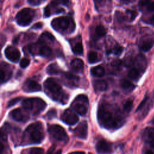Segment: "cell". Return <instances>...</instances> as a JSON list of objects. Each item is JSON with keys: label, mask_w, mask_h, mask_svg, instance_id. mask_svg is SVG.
Listing matches in <instances>:
<instances>
[{"label": "cell", "mask_w": 154, "mask_h": 154, "mask_svg": "<svg viewBox=\"0 0 154 154\" xmlns=\"http://www.w3.org/2000/svg\"><path fill=\"white\" fill-rule=\"evenodd\" d=\"M91 73L94 76L101 77L105 74V69L102 66H97L91 69Z\"/></svg>", "instance_id": "obj_25"}, {"label": "cell", "mask_w": 154, "mask_h": 154, "mask_svg": "<svg viewBox=\"0 0 154 154\" xmlns=\"http://www.w3.org/2000/svg\"><path fill=\"white\" fill-rule=\"evenodd\" d=\"M121 87L124 90L128 91H131L135 88V85L127 79H124L122 81Z\"/></svg>", "instance_id": "obj_28"}, {"label": "cell", "mask_w": 154, "mask_h": 154, "mask_svg": "<svg viewBox=\"0 0 154 154\" xmlns=\"http://www.w3.org/2000/svg\"><path fill=\"white\" fill-rule=\"evenodd\" d=\"M96 150L98 153H110L112 152V145L105 140L99 141L96 144Z\"/></svg>", "instance_id": "obj_14"}, {"label": "cell", "mask_w": 154, "mask_h": 154, "mask_svg": "<svg viewBox=\"0 0 154 154\" xmlns=\"http://www.w3.org/2000/svg\"><path fill=\"white\" fill-rule=\"evenodd\" d=\"M123 51V48L122 46H121L119 45H116L111 49H110L109 51H108L107 52H108V54L112 52V54H114L116 55H119L122 53Z\"/></svg>", "instance_id": "obj_31"}, {"label": "cell", "mask_w": 154, "mask_h": 154, "mask_svg": "<svg viewBox=\"0 0 154 154\" xmlns=\"http://www.w3.org/2000/svg\"><path fill=\"white\" fill-rule=\"evenodd\" d=\"M46 72L48 74L51 75H57L60 72V69L56 63H53L48 66Z\"/></svg>", "instance_id": "obj_26"}, {"label": "cell", "mask_w": 154, "mask_h": 154, "mask_svg": "<svg viewBox=\"0 0 154 154\" xmlns=\"http://www.w3.org/2000/svg\"><path fill=\"white\" fill-rule=\"evenodd\" d=\"M57 116V111L54 109H52L49 110L46 114V117L48 119H52L55 118Z\"/></svg>", "instance_id": "obj_35"}, {"label": "cell", "mask_w": 154, "mask_h": 154, "mask_svg": "<svg viewBox=\"0 0 154 154\" xmlns=\"http://www.w3.org/2000/svg\"><path fill=\"white\" fill-rule=\"evenodd\" d=\"M54 37L50 32L45 31L40 35L38 42L42 44H46L48 42H52L54 41Z\"/></svg>", "instance_id": "obj_21"}, {"label": "cell", "mask_w": 154, "mask_h": 154, "mask_svg": "<svg viewBox=\"0 0 154 154\" xmlns=\"http://www.w3.org/2000/svg\"><path fill=\"white\" fill-rule=\"evenodd\" d=\"M10 116L13 120L17 122H24L26 121L28 119V117L19 108H16L11 111L10 113Z\"/></svg>", "instance_id": "obj_16"}, {"label": "cell", "mask_w": 154, "mask_h": 154, "mask_svg": "<svg viewBox=\"0 0 154 154\" xmlns=\"http://www.w3.org/2000/svg\"><path fill=\"white\" fill-rule=\"evenodd\" d=\"M12 71L10 66L4 62L1 63V83L8 81L11 76Z\"/></svg>", "instance_id": "obj_12"}, {"label": "cell", "mask_w": 154, "mask_h": 154, "mask_svg": "<svg viewBox=\"0 0 154 154\" xmlns=\"http://www.w3.org/2000/svg\"><path fill=\"white\" fill-rule=\"evenodd\" d=\"M51 10L49 5H48L44 9V16L45 17H48L51 15Z\"/></svg>", "instance_id": "obj_41"}, {"label": "cell", "mask_w": 154, "mask_h": 154, "mask_svg": "<svg viewBox=\"0 0 154 154\" xmlns=\"http://www.w3.org/2000/svg\"><path fill=\"white\" fill-rule=\"evenodd\" d=\"M96 8L98 9L99 8L101 7L103 5H105L106 0H93Z\"/></svg>", "instance_id": "obj_37"}, {"label": "cell", "mask_w": 154, "mask_h": 154, "mask_svg": "<svg viewBox=\"0 0 154 154\" xmlns=\"http://www.w3.org/2000/svg\"><path fill=\"white\" fill-rule=\"evenodd\" d=\"M39 43L40 44V46L39 47V49L38 48V54L45 57H49L52 54V49L51 48L47 45H42V43Z\"/></svg>", "instance_id": "obj_22"}, {"label": "cell", "mask_w": 154, "mask_h": 154, "mask_svg": "<svg viewBox=\"0 0 154 154\" xmlns=\"http://www.w3.org/2000/svg\"><path fill=\"white\" fill-rule=\"evenodd\" d=\"M21 99V97H16V98H14L11 100H10L8 103V105H7V106L8 107H11L12 106H13L14 105L16 104L17 102H19Z\"/></svg>", "instance_id": "obj_39"}, {"label": "cell", "mask_w": 154, "mask_h": 154, "mask_svg": "<svg viewBox=\"0 0 154 154\" xmlns=\"http://www.w3.org/2000/svg\"><path fill=\"white\" fill-rule=\"evenodd\" d=\"M88 102L83 101L82 103H80L79 100L75 99L73 103H72V106L75 112L81 116H84L87 111V107L86 105H88Z\"/></svg>", "instance_id": "obj_13"}, {"label": "cell", "mask_w": 154, "mask_h": 154, "mask_svg": "<svg viewBox=\"0 0 154 154\" xmlns=\"http://www.w3.org/2000/svg\"><path fill=\"white\" fill-rule=\"evenodd\" d=\"M126 14H128V16L129 17L130 21H132L134 19H135V18L137 15V13L135 11L131 10H128L126 11Z\"/></svg>", "instance_id": "obj_34"}, {"label": "cell", "mask_w": 154, "mask_h": 154, "mask_svg": "<svg viewBox=\"0 0 154 154\" xmlns=\"http://www.w3.org/2000/svg\"><path fill=\"white\" fill-rule=\"evenodd\" d=\"M64 77L66 79L67 81H68V84L72 85V86H76L77 82H78L79 78L77 76L74 75L73 74L69 73V72H66L64 73Z\"/></svg>", "instance_id": "obj_23"}, {"label": "cell", "mask_w": 154, "mask_h": 154, "mask_svg": "<svg viewBox=\"0 0 154 154\" xmlns=\"http://www.w3.org/2000/svg\"><path fill=\"white\" fill-rule=\"evenodd\" d=\"M61 119L63 122L69 125H73L76 124L79 120V117L77 114L70 109L65 110L63 113Z\"/></svg>", "instance_id": "obj_8"}, {"label": "cell", "mask_w": 154, "mask_h": 154, "mask_svg": "<svg viewBox=\"0 0 154 154\" xmlns=\"http://www.w3.org/2000/svg\"><path fill=\"white\" fill-rule=\"evenodd\" d=\"M35 14V10L29 8H25L19 11L16 16V21L22 26H26L31 23Z\"/></svg>", "instance_id": "obj_6"}, {"label": "cell", "mask_w": 154, "mask_h": 154, "mask_svg": "<svg viewBox=\"0 0 154 154\" xmlns=\"http://www.w3.org/2000/svg\"><path fill=\"white\" fill-rule=\"evenodd\" d=\"M134 63V64L135 65V67L137 69H138L140 71V72H143L146 70L147 62L146 58L144 57V55L141 54L138 55L135 59Z\"/></svg>", "instance_id": "obj_15"}, {"label": "cell", "mask_w": 154, "mask_h": 154, "mask_svg": "<svg viewBox=\"0 0 154 154\" xmlns=\"http://www.w3.org/2000/svg\"><path fill=\"white\" fill-rule=\"evenodd\" d=\"M93 87L96 91H103L107 89L108 84L107 82L102 79L94 80L93 81Z\"/></svg>", "instance_id": "obj_20"}, {"label": "cell", "mask_w": 154, "mask_h": 154, "mask_svg": "<svg viewBox=\"0 0 154 154\" xmlns=\"http://www.w3.org/2000/svg\"><path fill=\"white\" fill-rule=\"evenodd\" d=\"M154 45V40L150 38L144 41L140 46V49L143 52L149 51Z\"/></svg>", "instance_id": "obj_24"}, {"label": "cell", "mask_w": 154, "mask_h": 154, "mask_svg": "<svg viewBox=\"0 0 154 154\" xmlns=\"http://www.w3.org/2000/svg\"><path fill=\"white\" fill-rule=\"evenodd\" d=\"M98 56L97 52L91 51L88 54V61L90 63H94L97 61Z\"/></svg>", "instance_id": "obj_32"}, {"label": "cell", "mask_w": 154, "mask_h": 154, "mask_svg": "<svg viewBox=\"0 0 154 154\" xmlns=\"http://www.w3.org/2000/svg\"><path fill=\"white\" fill-rule=\"evenodd\" d=\"M22 107L26 111H29L34 116L40 114L46 106V103L40 98H27L23 100Z\"/></svg>", "instance_id": "obj_5"}, {"label": "cell", "mask_w": 154, "mask_h": 154, "mask_svg": "<svg viewBox=\"0 0 154 154\" xmlns=\"http://www.w3.org/2000/svg\"><path fill=\"white\" fill-rule=\"evenodd\" d=\"M97 119L100 126L108 129L119 128L125 122L119 111L108 103H102L99 106Z\"/></svg>", "instance_id": "obj_1"}, {"label": "cell", "mask_w": 154, "mask_h": 154, "mask_svg": "<svg viewBox=\"0 0 154 154\" xmlns=\"http://www.w3.org/2000/svg\"><path fill=\"white\" fill-rule=\"evenodd\" d=\"M120 1H123L124 2H129L130 0H120Z\"/></svg>", "instance_id": "obj_45"}, {"label": "cell", "mask_w": 154, "mask_h": 154, "mask_svg": "<svg viewBox=\"0 0 154 154\" xmlns=\"http://www.w3.org/2000/svg\"><path fill=\"white\" fill-rule=\"evenodd\" d=\"M73 52L78 55H81L83 53V46L81 42H77L72 48Z\"/></svg>", "instance_id": "obj_29"}, {"label": "cell", "mask_w": 154, "mask_h": 154, "mask_svg": "<svg viewBox=\"0 0 154 154\" xmlns=\"http://www.w3.org/2000/svg\"><path fill=\"white\" fill-rule=\"evenodd\" d=\"M44 86L49 95L52 96L55 100L65 103L68 99L67 94L63 93L61 87L57 80L54 78H48L44 82Z\"/></svg>", "instance_id": "obj_3"}, {"label": "cell", "mask_w": 154, "mask_h": 154, "mask_svg": "<svg viewBox=\"0 0 154 154\" xmlns=\"http://www.w3.org/2000/svg\"><path fill=\"white\" fill-rule=\"evenodd\" d=\"M28 3L31 5H38L41 3V0H28Z\"/></svg>", "instance_id": "obj_42"}, {"label": "cell", "mask_w": 154, "mask_h": 154, "mask_svg": "<svg viewBox=\"0 0 154 154\" xmlns=\"http://www.w3.org/2000/svg\"><path fill=\"white\" fill-rule=\"evenodd\" d=\"M52 28L61 33H70L74 31L75 24L73 19L68 16H61L55 18L51 22Z\"/></svg>", "instance_id": "obj_4"}, {"label": "cell", "mask_w": 154, "mask_h": 154, "mask_svg": "<svg viewBox=\"0 0 154 154\" xmlns=\"http://www.w3.org/2000/svg\"><path fill=\"white\" fill-rule=\"evenodd\" d=\"M23 90L25 92H35L41 90L42 87L35 81L27 79L23 85Z\"/></svg>", "instance_id": "obj_11"}, {"label": "cell", "mask_w": 154, "mask_h": 154, "mask_svg": "<svg viewBox=\"0 0 154 154\" xmlns=\"http://www.w3.org/2000/svg\"><path fill=\"white\" fill-rule=\"evenodd\" d=\"M43 26V24L42 22H37L36 23H35L32 26V29H40Z\"/></svg>", "instance_id": "obj_43"}, {"label": "cell", "mask_w": 154, "mask_h": 154, "mask_svg": "<svg viewBox=\"0 0 154 154\" xmlns=\"http://www.w3.org/2000/svg\"><path fill=\"white\" fill-rule=\"evenodd\" d=\"M149 23L153 25H154V14L150 18Z\"/></svg>", "instance_id": "obj_44"}, {"label": "cell", "mask_w": 154, "mask_h": 154, "mask_svg": "<svg viewBox=\"0 0 154 154\" xmlns=\"http://www.w3.org/2000/svg\"><path fill=\"white\" fill-rule=\"evenodd\" d=\"M44 136L43 128L42 123L37 122L31 124L26 128L23 133L22 143L25 144H38L42 141Z\"/></svg>", "instance_id": "obj_2"}, {"label": "cell", "mask_w": 154, "mask_h": 154, "mask_svg": "<svg viewBox=\"0 0 154 154\" xmlns=\"http://www.w3.org/2000/svg\"><path fill=\"white\" fill-rule=\"evenodd\" d=\"M138 5L141 10L149 12L154 11V0H140Z\"/></svg>", "instance_id": "obj_17"}, {"label": "cell", "mask_w": 154, "mask_h": 154, "mask_svg": "<svg viewBox=\"0 0 154 154\" xmlns=\"http://www.w3.org/2000/svg\"><path fill=\"white\" fill-rule=\"evenodd\" d=\"M4 53L6 58L13 63H17L20 57L19 51L16 48L12 46H7L5 49Z\"/></svg>", "instance_id": "obj_9"}, {"label": "cell", "mask_w": 154, "mask_h": 154, "mask_svg": "<svg viewBox=\"0 0 154 154\" xmlns=\"http://www.w3.org/2000/svg\"><path fill=\"white\" fill-rule=\"evenodd\" d=\"M144 137L152 149H154V129L152 128H147L144 131Z\"/></svg>", "instance_id": "obj_19"}, {"label": "cell", "mask_w": 154, "mask_h": 154, "mask_svg": "<svg viewBox=\"0 0 154 154\" xmlns=\"http://www.w3.org/2000/svg\"><path fill=\"white\" fill-rule=\"evenodd\" d=\"M141 75L140 71L136 67L132 68L128 72V76L133 80H138Z\"/></svg>", "instance_id": "obj_27"}, {"label": "cell", "mask_w": 154, "mask_h": 154, "mask_svg": "<svg viewBox=\"0 0 154 154\" xmlns=\"http://www.w3.org/2000/svg\"><path fill=\"white\" fill-rule=\"evenodd\" d=\"M148 99H149L148 96H146L145 97H144V98L143 99V100H142V102H141L140 103V104L139 105V106H138V108H137V111H140V109H141L145 106V105H146L147 101L148 100Z\"/></svg>", "instance_id": "obj_40"}, {"label": "cell", "mask_w": 154, "mask_h": 154, "mask_svg": "<svg viewBox=\"0 0 154 154\" xmlns=\"http://www.w3.org/2000/svg\"><path fill=\"white\" fill-rule=\"evenodd\" d=\"M88 125L87 122L84 120L81 122L78 126L74 129L75 135L81 139H85L87 137Z\"/></svg>", "instance_id": "obj_10"}, {"label": "cell", "mask_w": 154, "mask_h": 154, "mask_svg": "<svg viewBox=\"0 0 154 154\" xmlns=\"http://www.w3.org/2000/svg\"><path fill=\"white\" fill-rule=\"evenodd\" d=\"M44 152V150L42 148H38V147H34L29 149L28 151L29 153H43Z\"/></svg>", "instance_id": "obj_36"}, {"label": "cell", "mask_w": 154, "mask_h": 154, "mask_svg": "<svg viewBox=\"0 0 154 154\" xmlns=\"http://www.w3.org/2000/svg\"><path fill=\"white\" fill-rule=\"evenodd\" d=\"M72 69L76 72H82L84 69V63L83 61L79 59H73L70 63Z\"/></svg>", "instance_id": "obj_18"}, {"label": "cell", "mask_w": 154, "mask_h": 154, "mask_svg": "<svg viewBox=\"0 0 154 154\" xmlns=\"http://www.w3.org/2000/svg\"><path fill=\"white\" fill-rule=\"evenodd\" d=\"M50 135L55 140L66 143L68 141L67 135L64 129L58 125H52L48 129Z\"/></svg>", "instance_id": "obj_7"}, {"label": "cell", "mask_w": 154, "mask_h": 154, "mask_svg": "<svg viewBox=\"0 0 154 154\" xmlns=\"http://www.w3.org/2000/svg\"><path fill=\"white\" fill-rule=\"evenodd\" d=\"M132 106H133V102H132V100H127L125 103V104L123 105V109H124V110L125 111L129 112L132 109Z\"/></svg>", "instance_id": "obj_33"}, {"label": "cell", "mask_w": 154, "mask_h": 154, "mask_svg": "<svg viewBox=\"0 0 154 154\" xmlns=\"http://www.w3.org/2000/svg\"><path fill=\"white\" fill-rule=\"evenodd\" d=\"M29 64V60L28 58H23L20 61V66L22 68L26 67Z\"/></svg>", "instance_id": "obj_38"}, {"label": "cell", "mask_w": 154, "mask_h": 154, "mask_svg": "<svg viewBox=\"0 0 154 154\" xmlns=\"http://www.w3.org/2000/svg\"><path fill=\"white\" fill-rule=\"evenodd\" d=\"M106 34V29L102 25H97L95 28V34L97 38L104 36Z\"/></svg>", "instance_id": "obj_30"}]
</instances>
